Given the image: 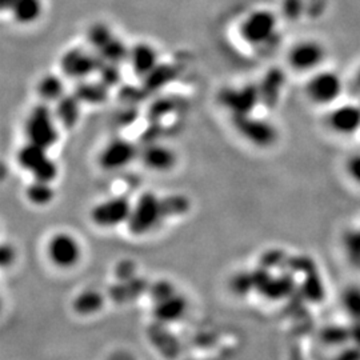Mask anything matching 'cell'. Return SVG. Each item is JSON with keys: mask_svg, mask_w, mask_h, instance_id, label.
<instances>
[{"mask_svg": "<svg viewBox=\"0 0 360 360\" xmlns=\"http://www.w3.org/2000/svg\"><path fill=\"white\" fill-rule=\"evenodd\" d=\"M166 218L163 199L156 193H143L132 205L127 230L135 236H142L155 230Z\"/></svg>", "mask_w": 360, "mask_h": 360, "instance_id": "obj_1", "label": "cell"}, {"mask_svg": "<svg viewBox=\"0 0 360 360\" xmlns=\"http://www.w3.org/2000/svg\"><path fill=\"white\" fill-rule=\"evenodd\" d=\"M345 91V82L342 77L334 71L321 68L312 74L304 86V94L309 102L321 107H333L339 103Z\"/></svg>", "mask_w": 360, "mask_h": 360, "instance_id": "obj_2", "label": "cell"}, {"mask_svg": "<svg viewBox=\"0 0 360 360\" xmlns=\"http://www.w3.org/2000/svg\"><path fill=\"white\" fill-rule=\"evenodd\" d=\"M27 142L34 143L46 150H50L59 141V129L56 117L49 104L35 105L27 116L25 124Z\"/></svg>", "mask_w": 360, "mask_h": 360, "instance_id": "obj_3", "label": "cell"}, {"mask_svg": "<svg viewBox=\"0 0 360 360\" xmlns=\"http://www.w3.org/2000/svg\"><path fill=\"white\" fill-rule=\"evenodd\" d=\"M47 151L40 146L27 142L16 154L18 166L27 171L34 180L52 183L58 178L59 168Z\"/></svg>", "mask_w": 360, "mask_h": 360, "instance_id": "obj_4", "label": "cell"}, {"mask_svg": "<svg viewBox=\"0 0 360 360\" xmlns=\"http://www.w3.org/2000/svg\"><path fill=\"white\" fill-rule=\"evenodd\" d=\"M278 16L270 10L259 8L247 13L239 26V35L243 41L252 47L270 43L276 35Z\"/></svg>", "mask_w": 360, "mask_h": 360, "instance_id": "obj_5", "label": "cell"}, {"mask_svg": "<svg viewBox=\"0 0 360 360\" xmlns=\"http://www.w3.org/2000/svg\"><path fill=\"white\" fill-rule=\"evenodd\" d=\"M232 123L245 142L259 148H269L278 141L276 127L269 120L255 117L252 114L232 116Z\"/></svg>", "mask_w": 360, "mask_h": 360, "instance_id": "obj_6", "label": "cell"}, {"mask_svg": "<svg viewBox=\"0 0 360 360\" xmlns=\"http://www.w3.org/2000/svg\"><path fill=\"white\" fill-rule=\"evenodd\" d=\"M327 58L326 47L315 39H304L295 43L287 53L290 67L302 74H312L323 68Z\"/></svg>", "mask_w": 360, "mask_h": 360, "instance_id": "obj_7", "label": "cell"}, {"mask_svg": "<svg viewBox=\"0 0 360 360\" xmlns=\"http://www.w3.org/2000/svg\"><path fill=\"white\" fill-rule=\"evenodd\" d=\"M46 252L55 267L70 270L80 262L82 245L71 233L56 232L50 238Z\"/></svg>", "mask_w": 360, "mask_h": 360, "instance_id": "obj_8", "label": "cell"}, {"mask_svg": "<svg viewBox=\"0 0 360 360\" xmlns=\"http://www.w3.org/2000/svg\"><path fill=\"white\" fill-rule=\"evenodd\" d=\"M132 203L126 196H114L92 207L91 221L99 229H115L129 221Z\"/></svg>", "mask_w": 360, "mask_h": 360, "instance_id": "obj_9", "label": "cell"}, {"mask_svg": "<svg viewBox=\"0 0 360 360\" xmlns=\"http://www.w3.org/2000/svg\"><path fill=\"white\" fill-rule=\"evenodd\" d=\"M218 101L232 116L248 115L252 114L257 103H260L259 87L257 84L226 87L219 92Z\"/></svg>", "mask_w": 360, "mask_h": 360, "instance_id": "obj_10", "label": "cell"}, {"mask_svg": "<svg viewBox=\"0 0 360 360\" xmlns=\"http://www.w3.org/2000/svg\"><path fill=\"white\" fill-rule=\"evenodd\" d=\"M330 131L342 138H349L360 131V105L356 103H336L330 107L326 117Z\"/></svg>", "mask_w": 360, "mask_h": 360, "instance_id": "obj_11", "label": "cell"}, {"mask_svg": "<svg viewBox=\"0 0 360 360\" xmlns=\"http://www.w3.org/2000/svg\"><path fill=\"white\" fill-rule=\"evenodd\" d=\"M101 65L102 59L99 55L94 56L82 49H71L60 59V68L65 77L77 80H84L94 72H98Z\"/></svg>", "mask_w": 360, "mask_h": 360, "instance_id": "obj_12", "label": "cell"}, {"mask_svg": "<svg viewBox=\"0 0 360 360\" xmlns=\"http://www.w3.org/2000/svg\"><path fill=\"white\" fill-rule=\"evenodd\" d=\"M139 154L141 153H138L134 143L123 138H116L104 146L98 162L105 171H116L129 166Z\"/></svg>", "mask_w": 360, "mask_h": 360, "instance_id": "obj_13", "label": "cell"}, {"mask_svg": "<svg viewBox=\"0 0 360 360\" xmlns=\"http://www.w3.org/2000/svg\"><path fill=\"white\" fill-rule=\"evenodd\" d=\"M144 167L155 172H167L176 165V154L166 144L151 142L147 144L141 153Z\"/></svg>", "mask_w": 360, "mask_h": 360, "instance_id": "obj_14", "label": "cell"}, {"mask_svg": "<svg viewBox=\"0 0 360 360\" xmlns=\"http://www.w3.org/2000/svg\"><path fill=\"white\" fill-rule=\"evenodd\" d=\"M129 63L134 74L141 79L148 77L160 65L154 47L143 41L129 47Z\"/></svg>", "mask_w": 360, "mask_h": 360, "instance_id": "obj_15", "label": "cell"}, {"mask_svg": "<svg viewBox=\"0 0 360 360\" xmlns=\"http://www.w3.org/2000/svg\"><path fill=\"white\" fill-rule=\"evenodd\" d=\"M187 309V299L178 292L155 303V318L162 323H174L183 318Z\"/></svg>", "mask_w": 360, "mask_h": 360, "instance_id": "obj_16", "label": "cell"}, {"mask_svg": "<svg viewBox=\"0 0 360 360\" xmlns=\"http://www.w3.org/2000/svg\"><path fill=\"white\" fill-rule=\"evenodd\" d=\"M80 104L75 94H65L55 103L53 114L56 120L65 129H74L80 117Z\"/></svg>", "mask_w": 360, "mask_h": 360, "instance_id": "obj_17", "label": "cell"}, {"mask_svg": "<svg viewBox=\"0 0 360 360\" xmlns=\"http://www.w3.org/2000/svg\"><path fill=\"white\" fill-rule=\"evenodd\" d=\"M7 11L13 16L16 23L28 26L40 19L43 13V1L41 0H13Z\"/></svg>", "mask_w": 360, "mask_h": 360, "instance_id": "obj_18", "label": "cell"}, {"mask_svg": "<svg viewBox=\"0 0 360 360\" xmlns=\"http://www.w3.org/2000/svg\"><path fill=\"white\" fill-rule=\"evenodd\" d=\"M104 296L98 290H84L77 294L72 302V309L80 316H92L104 307Z\"/></svg>", "mask_w": 360, "mask_h": 360, "instance_id": "obj_19", "label": "cell"}, {"mask_svg": "<svg viewBox=\"0 0 360 360\" xmlns=\"http://www.w3.org/2000/svg\"><path fill=\"white\" fill-rule=\"evenodd\" d=\"M108 90L103 82H87L84 79L80 80L74 94L82 103L102 104L108 99Z\"/></svg>", "mask_w": 360, "mask_h": 360, "instance_id": "obj_20", "label": "cell"}, {"mask_svg": "<svg viewBox=\"0 0 360 360\" xmlns=\"http://www.w3.org/2000/svg\"><path fill=\"white\" fill-rule=\"evenodd\" d=\"M283 84V75L278 70L270 71L264 79L257 84L260 94V103L274 105L279 98V91Z\"/></svg>", "mask_w": 360, "mask_h": 360, "instance_id": "obj_21", "label": "cell"}, {"mask_svg": "<svg viewBox=\"0 0 360 360\" xmlns=\"http://www.w3.org/2000/svg\"><path fill=\"white\" fill-rule=\"evenodd\" d=\"M39 96L46 103H56L60 98L65 96V82L62 77L49 74L40 77L38 87Z\"/></svg>", "mask_w": 360, "mask_h": 360, "instance_id": "obj_22", "label": "cell"}, {"mask_svg": "<svg viewBox=\"0 0 360 360\" xmlns=\"http://www.w3.org/2000/svg\"><path fill=\"white\" fill-rule=\"evenodd\" d=\"M27 200L34 206L44 207L52 203L55 199V190L52 183L32 180L26 188Z\"/></svg>", "mask_w": 360, "mask_h": 360, "instance_id": "obj_23", "label": "cell"}, {"mask_svg": "<svg viewBox=\"0 0 360 360\" xmlns=\"http://www.w3.org/2000/svg\"><path fill=\"white\" fill-rule=\"evenodd\" d=\"M98 55L104 63L119 65L120 63L129 60V47L126 46V43L123 40L114 37L101 51H98Z\"/></svg>", "mask_w": 360, "mask_h": 360, "instance_id": "obj_24", "label": "cell"}, {"mask_svg": "<svg viewBox=\"0 0 360 360\" xmlns=\"http://www.w3.org/2000/svg\"><path fill=\"white\" fill-rule=\"evenodd\" d=\"M163 208L166 218H175V217H181L190 211V200L187 196L180 195V193H174V195H167L163 196Z\"/></svg>", "mask_w": 360, "mask_h": 360, "instance_id": "obj_25", "label": "cell"}, {"mask_svg": "<svg viewBox=\"0 0 360 360\" xmlns=\"http://www.w3.org/2000/svg\"><path fill=\"white\" fill-rule=\"evenodd\" d=\"M175 77V68L171 65H159L154 71L144 77L147 90L154 91L160 89L162 86L167 84Z\"/></svg>", "mask_w": 360, "mask_h": 360, "instance_id": "obj_26", "label": "cell"}, {"mask_svg": "<svg viewBox=\"0 0 360 360\" xmlns=\"http://www.w3.org/2000/svg\"><path fill=\"white\" fill-rule=\"evenodd\" d=\"M114 37L115 35L112 34L111 28L107 26V25H104V23H95V25H92L89 28V32H87L89 43L96 51H101L104 46Z\"/></svg>", "mask_w": 360, "mask_h": 360, "instance_id": "obj_27", "label": "cell"}, {"mask_svg": "<svg viewBox=\"0 0 360 360\" xmlns=\"http://www.w3.org/2000/svg\"><path fill=\"white\" fill-rule=\"evenodd\" d=\"M342 304L348 315L360 322V287L349 285L342 294Z\"/></svg>", "mask_w": 360, "mask_h": 360, "instance_id": "obj_28", "label": "cell"}, {"mask_svg": "<svg viewBox=\"0 0 360 360\" xmlns=\"http://www.w3.org/2000/svg\"><path fill=\"white\" fill-rule=\"evenodd\" d=\"M230 285L233 294L239 296L248 295L252 290H255V281L252 272H239L233 275Z\"/></svg>", "mask_w": 360, "mask_h": 360, "instance_id": "obj_29", "label": "cell"}, {"mask_svg": "<svg viewBox=\"0 0 360 360\" xmlns=\"http://www.w3.org/2000/svg\"><path fill=\"white\" fill-rule=\"evenodd\" d=\"M148 292L153 297L154 303H158L163 299H167L169 296L176 294V290L174 287V284L168 281H159V282H155L154 284H150L148 287Z\"/></svg>", "mask_w": 360, "mask_h": 360, "instance_id": "obj_30", "label": "cell"}, {"mask_svg": "<svg viewBox=\"0 0 360 360\" xmlns=\"http://www.w3.org/2000/svg\"><path fill=\"white\" fill-rule=\"evenodd\" d=\"M99 77H101V82H103L104 84L111 89L115 87L116 84L120 80V70L119 65H111V63H104L102 60V65L98 70Z\"/></svg>", "mask_w": 360, "mask_h": 360, "instance_id": "obj_31", "label": "cell"}, {"mask_svg": "<svg viewBox=\"0 0 360 360\" xmlns=\"http://www.w3.org/2000/svg\"><path fill=\"white\" fill-rule=\"evenodd\" d=\"M345 172L352 184L360 187V151L349 155L346 159Z\"/></svg>", "mask_w": 360, "mask_h": 360, "instance_id": "obj_32", "label": "cell"}, {"mask_svg": "<svg viewBox=\"0 0 360 360\" xmlns=\"http://www.w3.org/2000/svg\"><path fill=\"white\" fill-rule=\"evenodd\" d=\"M304 3L303 0H283L282 1V11L285 18L288 19H297L303 13Z\"/></svg>", "mask_w": 360, "mask_h": 360, "instance_id": "obj_33", "label": "cell"}, {"mask_svg": "<svg viewBox=\"0 0 360 360\" xmlns=\"http://www.w3.org/2000/svg\"><path fill=\"white\" fill-rule=\"evenodd\" d=\"M116 278L119 282H126L135 278V264L131 260H122L116 266Z\"/></svg>", "mask_w": 360, "mask_h": 360, "instance_id": "obj_34", "label": "cell"}, {"mask_svg": "<svg viewBox=\"0 0 360 360\" xmlns=\"http://www.w3.org/2000/svg\"><path fill=\"white\" fill-rule=\"evenodd\" d=\"M15 259H16V252H15L13 245H1V250H0L1 266H3L4 269H6V267H10L13 262H15Z\"/></svg>", "mask_w": 360, "mask_h": 360, "instance_id": "obj_35", "label": "cell"}, {"mask_svg": "<svg viewBox=\"0 0 360 360\" xmlns=\"http://www.w3.org/2000/svg\"><path fill=\"white\" fill-rule=\"evenodd\" d=\"M171 108H172V104L169 103L168 101H159V102H156V103L153 105V108H151V115H153L154 119H158V117H160V116L166 115L169 111H172Z\"/></svg>", "mask_w": 360, "mask_h": 360, "instance_id": "obj_36", "label": "cell"}, {"mask_svg": "<svg viewBox=\"0 0 360 360\" xmlns=\"http://www.w3.org/2000/svg\"><path fill=\"white\" fill-rule=\"evenodd\" d=\"M348 247L352 257H360V231L354 235V239H349Z\"/></svg>", "mask_w": 360, "mask_h": 360, "instance_id": "obj_37", "label": "cell"}, {"mask_svg": "<svg viewBox=\"0 0 360 360\" xmlns=\"http://www.w3.org/2000/svg\"><path fill=\"white\" fill-rule=\"evenodd\" d=\"M11 3H13V0H1V6H3V10H8V7L11 6Z\"/></svg>", "mask_w": 360, "mask_h": 360, "instance_id": "obj_38", "label": "cell"}, {"mask_svg": "<svg viewBox=\"0 0 360 360\" xmlns=\"http://www.w3.org/2000/svg\"><path fill=\"white\" fill-rule=\"evenodd\" d=\"M359 79H360V72H359Z\"/></svg>", "mask_w": 360, "mask_h": 360, "instance_id": "obj_39", "label": "cell"}]
</instances>
